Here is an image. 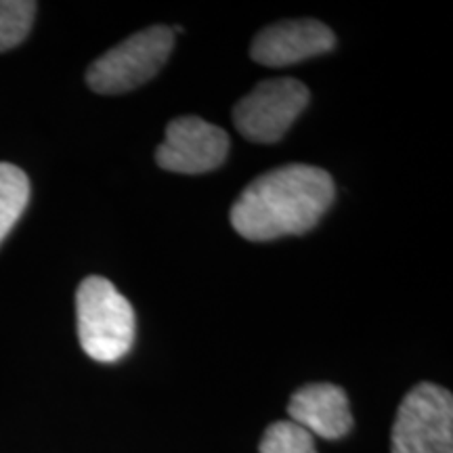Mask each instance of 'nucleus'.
<instances>
[{
	"mask_svg": "<svg viewBox=\"0 0 453 453\" xmlns=\"http://www.w3.org/2000/svg\"><path fill=\"white\" fill-rule=\"evenodd\" d=\"M260 453H317L315 439L298 424L275 422L265 430L258 447Z\"/></svg>",
	"mask_w": 453,
	"mask_h": 453,
	"instance_id": "nucleus-11",
	"label": "nucleus"
},
{
	"mask_svg": "<svg viewBox=\"0 0 453 453\" xmlns=\"http://www.w3.org/2000/svg\"><path fill=\"white\" fill-rule=\"evenodd\" d=\"M390 453H453V396L433 382L413 387L396 411Z\"/></svg>",
	"mask_w": 453,
	"mask_h": 453,
	"instance_id": "nucleus-4",
	"label": "nucleus"
},
{
	"mask_svg": "<svg viewBox=\"0 0 453 453\" xmlns=\"http://www.w3.org/2000/svg\"><path fill=\"white\" fill-rule=\"evenodd\" d=\"M334 47H336V36L321 21H280L257 34L250 57L260 65L288 67L311 57L330 53Z\"/></svg>",
	"mask_w": 453,
	"mask_h": 453,
	"instance_id": "nucleus-7",
	"label": "nucleus"
},
{
	"mask_svg": "<svg viewBox=\"0 0 453 453\" xmlns=\"http://www.w3.org/2000/svg\"><path fill=\"white\" fill-rule=\"evenodd\" d=\"M229 154V137L217 124L183 116L168 124L157 147V166L179 174H203L219 168Z\"/></svg>",
	"mask_w": 453,
	"mask_h": 453,
	"instance_id": "nucleus-6",
	"label": "nucleus"
},
{
	"mask_svg": "<svg viewBox=\"0 0 453 453\" xmlns=\"http://www.w3.org/2000/svg\"><path fill=\"white\" fill-rule=\"evenodd\" d=\"M292 422L321 439H342L353 428L347 393L336 384H307L292 395L288 405Z\"/></svg>",
	"mask_w": 453,
	"mask_h": 453,
	"instance_id": "nucleus-8",
	"label": "nucleus"
},
{
	"mask_svg": "<svg viewBox=\"0 0 453 453\" xmlns=\"http://www.w3.org/2000/svg\"><path fill=\"white\" fill-rule=\"evenodd\" d=\"M30 200V180L21 168L0 162V243L11 234Z\"/></svg>",
	"mask_w": 453,
	"mask_h": 453,
	"instance_id": "nucleus-9",
	"label": "nucleus"
},
{
	"mask_svg": "<svg viewBox=\"0 0 453 453\" xmlns=\"http://www.w3.org/2000/svg\"><path fill=\"white\" fill-rule=\"evenodd\" d=\"M174 34L151 26L101 55L87 72L88 87L99 95H120L150 82L173 53Z\"/></svg>",
	"mask_w": 453,
	"mask_h": 453,
	"instance_id": "nucleus-3",
	"label": "nucleus"
},
{
	"mask_svg": "<svg viewBox=\"0 0 453 453\" xmlns=\"http://www.w3.org/2000/svg\"><path fill=\"white\" fill-rule=\"evenodd\" d=\"M36 9L38 4L32 0H0V53L26 41Z\"/></svg>",
	"mask_w": 453,
	"mask_h": 453,
	"instance_id": "nucleus-10",
	"label": "nucleus"
},
{
	"mask_svg": "<svg viewBox=\"0 0 453 453\" xmlns=\"http://www.w3.org/2000/svg\"><path fill=\"white\" fill-rule=\"evenodd\" d=\"M76 317L78 336L90 359L116 364L133 349L137 332L133 304L105 277L90 275L81 283Z\"/></svg>",
	"mask_w": 453,
	"mask_h": 453,
	"instance_id": "nucleus-2",
	"label": "nucleus"
},
{
	"mask_svg": "<svg viewBox=\"0 0 453 453\" xmlns=\"http://www.w3.org/2000/svg\"><path fill=\"white\" fill-rule=\"evenodd\" d=\"M309 105V88L294 78L265 81L234 110L237 133L252 143H277Z\"/></svg>",
	"mask_w": 453,
	"mask_h": 453,
	"instance_id": "nucleus-5",
	"label": "nucleus"
},
{
	"mask_svg": "<svg viewBox=\"0 0 453 453\" xmlns=\"http://www.w3.org/2000/svg\"><path fill=\"white\" fill-rule=\"evenodd\" d=\"M336 187L326 170L288 164L254 179L231 208V225L250 242L303 235L332 206Z\"/></svg>",
	"mask_w": 453,
	"mask_h": 453,
	"instance_id": "nucleus-1",
	"label": "nucleus"
}]
</instances>
